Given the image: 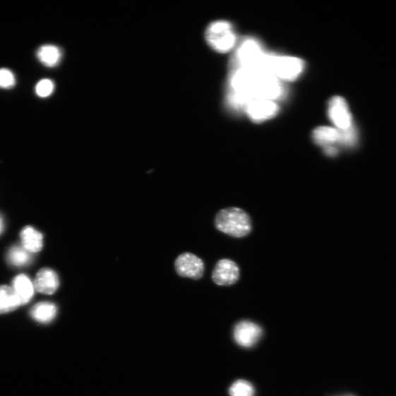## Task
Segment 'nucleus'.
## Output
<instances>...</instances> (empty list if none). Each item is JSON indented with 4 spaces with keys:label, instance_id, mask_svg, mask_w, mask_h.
I'll return each mask as SVG.
<instances>
[{
    "label": "nucleus",
    "instance_id": "nucleus-1",
    "mask_svg": "<svg viewBox=\"0 0 396 396\" xmlns=\"http://www.w3.org/2000/svg\"><path fill=\"white\" fill-rule=\"evenodd\" d=\"M218 231L236 238L247 236L252 232V221L247 212L239 208L224 209L215 217Z\"/></svg>",
    "mask_w": 396,
    "mask_h": 396
},
{
    "label": "nucleus",
    "instance_id": "nucleus-2",
    "mask_svg": "<svg viewBox=\"0 0 396 396\" xmlns=\"http://www.w3.org/2000/svg\"><path fill=\"white\" fill-rule=\"evenodd\" d=\"M305 61L290 56L267 54L263 71L273 75L280 81L293 82L304 71Z\"/></svg>",
    "mask_w": 396,
    "mask_h": 396
},
{
    "label": "nucleus",
    "instance_id": "nucleus-3",
    "mask_svg": "<svg viewBox=\"0 0 396 396\" xmlns=\"http://www.w3.org/2000/svg\"><path fill=\"white\" fill-rule=\"evenodd\" d=\"M267 53L260 42L253 37H247L241 42L232 62V68H244L262 71Z\"/></svg>",
    "mask_w": 396,
    "mask_h": 396
},
{
    "label": "nucleus",
    "instance_id": "nucleus-4",
    "mask_svg": "<svg viewBox=\"0 0 396 396\" xmlns=\"http://www.w3.org/2000/svg\"><path fill=\"white\" fill-rule=\"evenodd\" d=\"M205 40L219 53L231 52L236 44V35L232 25L224 20L211 23L205 30Z\"/></svg>",
    "mask_w": 396,
    "mask_h": 396
},
{
    "label": "nucleus",
    "instance_id": "nucleus-5",
    "mask_svg": "<svg viewBox=\"0 0 396 396\" xmlns=\"http://www.w3.org/2000/svg\"><path fill=\"white\" fill-rule=\"evenodd\" d=\"M280 108L277 104L271 100L256 99L251 100L244 111L254 123L260 124L275 117Z\"/></svg>",
    "mask_w": 396,
    "mask_h": 396
},
{
    "label": "nucleus",
    "instance_id": "nucleus-6",
    "mask_svg": "<svg viewBox=\"0 0 396 396\" xmlns=\"http://www.w3.org/2000/svg\"><path fill=\"white\" fill-rule=\"evenodd\" d=\"M175 269L181 277L199 280L204 274L205 267L201 258L193 253H184L176 259Z\"/></svg>",
    "mask_w": 396,
    "mask_h": 396
},
{
    "label": "nucleus",
    "instance_id": "nucleus-7",
    "mask_svg": "<svg viewBox=\"0 0 396 396\" xmlns=\"http://www.w3.org/2000/svg\"><path fill=\"white\" fill-rule=\"evenodd\" d=\"M328 116L337 129L345 130L352 126V116L346 100L334 97L328 103Z\"/></svg>",
    "mask_w": 396,
    "mask_h": 396
},
{
    "label": "nucleus",
    "instance_id": "nucleus-8",
    "mask_svg": "<svg viewBox=\"0 0 396 396\" xmlns=\"http://www.w3.org/2000/svg\"><path fill=\"white\" fill-rule=\"evenodd\" d=\"M240 277L237 264L230 259L219 260L212 272V280L221 287H229L236 284Z\"/></svg>",
    "mask_w": 396,
    "mask_h": 396
},
{
    "label": "nucleus",
    "instance_id": "nucleus-9",
    "mask_svg": "<svg viewBox=\"0 0 396 396\" xmlns=\"http://www.w3.org/2000/svg\"><path fill=\"white\" fill-rule=\"evenodd\" d=\"M261 328L249 320L239 323L234 332L236 342L241 347L249 348L254 346L262 335Z\"/></svg>",
    "mask_w": 396,
    "mask_h": 396
},
{
    "label": "nucleus",
    "instance_id": "nucleus-10",
    "mask_svg": "<svg viewBox=\"0 0 396 396\" xmlns=\"http://www.w3.org/2000/svg\"><path fill=\"white\" fill-rule=\"evenodd\" d=\"M33 284L35 290L37 292L51 295L59 289L60 280L58 274L54 270L44 268L37 272Z\"/></svg>",
    "mask_w": 396,
    "mask_h": 396
},
{
    "label": "nucleus",
    "instance_id": "nucleus-11",
    "mask_svg": "<svg viewBox=\"0 0 396 396\" xmlns=\"http://www.w3.org/2000/svg\"><path fill=\"white\" fill-rule=\"evenodd\" d=\"M313 141L319 146L327 148L341 144V130L330 126H319L312 133Z\"/></svg>",
    "mask_w": 396,
    "mask_h": 396
},
{
    "label": "nucleus",
    "instance_id": "nucleus-12",
    "mask_svg": "<svg viewBox=\"0 0 396 396\" xmlns=\"http://www.w3.org/2000/svg\"><path fill=\"white\" fill-rule=\"evenodd\" d=\"M11 287L18 299H20L21 306L28 304L34 295V284L25 275H20L15 277L13 280Z\"/></svg>",
    "mask_w": 396,
    "mask_h": 396
},
{
    "label": "nucleus",
    "instance_id": "nucleus-13",
    "mask_svg": "<svg viewBox=\"0 0 396 396\" xmlns=\"http://www.w3.org/2000/svg\"><path fill=\"white\" fill-rule=\"evenodd\" d=\"M22 246L31 253H39L43 248V235L31 226H27L20 234Z\"/></svg>",
    "mask_w": 396,
    "mask_h": 396
},
{
    "label": "nucleus",
    "instance_id": "nucleus-14",
    "mask_svg": "<svg viewBox=\"0 0 396 396\" xmlns=\"http://www.w3.org/2000/svg\"><path fill=\"white\" fill-rule=\"evenodd\" d=\"M62 55L61 49L52 44L43 45L37 51V59L49 68L58 66L62 59Z\"/></svg>",
    "mask_w": 396,
    "mask_h": 396
},
{
    "label": "nucleus",
    "instance_id": "nucleus-15",
    "mask_svg": "<svg viewBox=\"0 0 396 396\" xmlns=\"http://www.w3.org/2000/svg\"><path fill=\"white\" fill-rule=\"evenodd\" d=\"M58 313V308L49 301H42L36 304L31 309L30 315L36 322L40 323H49Z\"/></svg>",
    "mask_w": 396,
    "mask_h": 396
},
{
    "label": "nucleus",
    "instance_id": "nucleus-16",
    "mask_svg": "<svg viewBox=\"0 0 396 396\" xmlns=\"http://www.w3.org/2000/svg\"><path fill=\"white\" fill-rule=\"evenodd\" d=\"M21 306L12 287L0 286V314L12 312Z\"/></svg>",
    "mask_w": 396,
    "mask_h": 396
},
{
    "label": "nucleus",
    "instance_id": "nucleus-17",
    "mask_svg": "<svg viewBox=\"0 0 396 396\" xmlns=\"http://www.w3.org/2000/svg\"><path fill=\"white\" fill-rule=\"evenodd\" d=\"M8 260L15 267H24L30 263L32 256L23 246H14L8 253Z\"/></svg>",
    "mask_w": 396,
    "mask_h": 396
},
{
    "label": "nucleus",
    "instance_id": "nucleus-18",
    "mask_svg": "<svg viewBox=\"0 0 396 396\" xmlns=\"http://www.w3.org/2000/svg\"><path fill=\"white\" fill-rule=\"evenodd\" d=\"M229 393L231 396H254L255 390L251 383L240 380L233 383Z\"/></svg>",
    "mask_w": 396,
    "mask_h": 396
},
{
    "label": "nucleus",
    "instance_id": "nucleus-19",
    "mask_svg": "<svg viewBox=\"0 0 396 396\" xmlns=\"http://www.w3.org/2000/svg\"><path fill=\"white\" fill-rule=\"evenodd\" d=\"M54 90V84L49 79H43L37 83L35 92L41 98H47L52 95Z\"/></svg>",
    "mask_w": 396,
    "mask_h": 396
},
{
    "label": "nucleus",
    "instance_id": "nucleus-20",
    "mask_svg": "<svg viewBox=\"0 0 396 396\" xmlns=\"http://www.w3.org/2000/svg\"><path fill=\"white\" fill-rule=\"evenodd\" d=\"M16 85L13 73L7 68H0V88L9 89Z\"/></svg>",
    "mask_w": 396,
    "mask_h": 396
},
{
    "label": "nucleus",
    "instance_id": "nucleus-21",
    "mask_svg": "<svg viewBox=\"0 0 396 396\" xmlns=\"http://www.w3.org/2000/svg\"><path fill=\"white\" fill-rule=\"evenodd\" d=\"M325 153L329 157H335L338 153V150L335 146L324 148Z\"/></svg>",
    "mask_w": 396,
    "mask_h": 396
},
{
    "label": "nucleus",
    "instance_id": "nucleus-22",
    "mask_svg": "<svg viewBox=\"0 0 396 396\" xmlns=\"http://www.w3.org/2000/svg\"><path fill=\"white\" fill-rule=\"evenodd\" d=\"M4 230V221L1 217H0V234L2 233Z\"/></svg>",
    "mask_w": 396,
    "mask_h": 396
}]
</instances>
